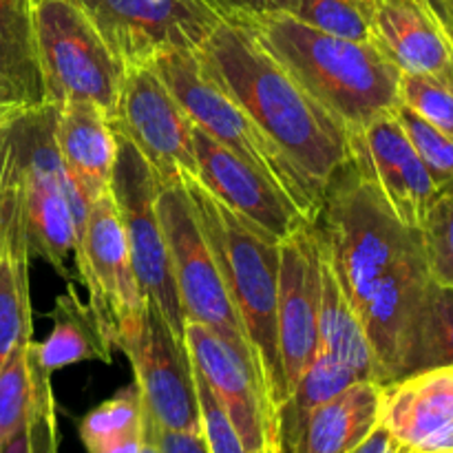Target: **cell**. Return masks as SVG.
I'll return each mask as SVG.
<instances>
[{
  "label": "cell",
  "mask_w": 453,
  "mask_h": 453,
  "mask_svg": "<svg viewBox=\"0 0 453 453\" xmlns=\"http://www.w3.org/2000/svg\"><path fill=\"white\" fill-rule=\"evenodd\" d=\"M197 56L203 71L323 193L349 159L343 124L242 22L221 20Z\"/></svg>",
  "instance_id": "6da1fadb"
},
{
  "label": "cell",
  "mask_w": 453,
  "mask_h": 453,
  "mask_svg": "<svg viewBox=\"0 0 453 453\" xmlns=\"http://www.w3.org/2000/svg\"><path fill=\"white\" fill-rule=\"evenodd\" d=\"M242 25L343 124L348 135L401 104L403 73L379 44L323 34L286 12L264 13Z\"/></svg>",
  "instance_id": "7a4b0ae2"
},
{
  "label": "cell",
  "mask_w": 453,
  "mask_h": 453,
  "mask_svg": "<svg viewBox=\"0 0 453 453\" xmlns=\"http://www.w3.org/2000/svg\"><path fill=\"white\" fill-rule=\"evenodd\" d=\"M60 106L16 109L0 115V186L18 193L29 257L47 261L71 281L78 234L88 206L71 186L56 144Z\"/></svg>",
  "instance_id": "3957f363"
},
{
  "label": "cell",
  "mask_w": 453,
  "mask_h": 453,
  "mask_svg": "<svg viewBox=\"0 0 453 453\" xmlns=\"http://www.w3.org/2000/svg\"><path fill=\"white\" fill-rule=\"evenodd\" d=\"M202 233L211 246L230 301L239 314L255 361L274 401L283 407L288 398L277 339L279 246L270 234L217 199L195 175L184 177Z\"/></svg>",
  "instance_id": "277c9868"
},
{
  "label": "cell",
  "mask_w": 453,
  "mask_h": 453,
  "mask_svg": "<svg viewBox=\"0 0 453 453\" xmlns=\"http://www.w3.org/2000/svg\"><path fill=\"white\" fill-rule=\"evenodd\" d=\"M327 264L358 312L380 279L410 252L420 248V233L407 228L383 195L352 162L334 171L312 219Z\"/></svg>",
  "instance_id": "5b68a950"
},
{
  "label": "cell",
  "mask_w": 453,
  "mask_h": 453,
  "mask_svg": "<svg viewBox=\"0 0 453 453\" xmlns=\"http://www.w3.org/2000/svg\"><path fill=\"white\" fill-rule=\"evenodd\" d=\"M153 66L193 124L268 177L296 203L305 219H314L323 199L321 190L257 127L226 88L203 71L197 51L180 49L164 53Z\"/></svg>",
  "instance_id": "8992f818"
},
{
  "label": "cell",
  "mask_w": 453,
  "mask_h": 453,
  "mask_svg": "<svg viewBox=\"0 0 453 453\" xmlns=\"http://www.w3.org/2000/svg\"><path fill=\"white\" fill-rule=\"evenodd\" d=\"M35 40L47 102L88 100L113 115L124 66L71 0H35Z\"/></svg>",
  "instance_id": "52a82bcc"
},
{
  "label": "cell",
  "mask_w": 453,
  "mask_h": 453,
  "mask_svg": "<svg viewBox=\"0 0 453 453\" xmlns=\"http://www.w3.org/2000/svg\"><path fill=\"white\" fill-rule=\"evenodd\" d=\"M157 215L162 221L184 321L202 323V326L215 330L239 354L250 358L257 370L261 372L246 339V330H243L237 310L230 301L228 290H226V283L221 279L219 268H217L211 246L203 237L184 180L159 186ZM261 376H264V372H261Z\"/></svg>",
  "instance_id": "ba28073f"
},
{
  "label": "cell",
  "mask_w": 453,
  "mask_h": 453,
  "mask_svg": "<svg viewBox=\"0 0 453 453\" xmlns=\"http://www.w3.org/2000/svg\"><path fill=\"white\" fill-rule=\"evenodd\" d=\"M115 164L111 175V197L122 219L140 290L157 305L175 334L184 339V312L173 277L171 257L157 215V190L153 168L124 135L115 133Z\"/></svg>",
  "instance_id": "9c48e42d"
},
{
  "label": "cell",
  "mask_w": 453,
  "mask_h": 453,
  "mask_svg": "<svg viewBox=\"0 0 453 453\" xmlns=\"http://www.w3.org/2000/svg\"><path fill=\"white\" fill-rule=\"evenodd\" d=\"M113 348L127 354L146 414L166 432H202L197 383L188 345L175 334L157 305L115 334Z\"/></svg>",
  "instance_id": "30bf717a"
},
{
  "label": "cell",
  "mask_w": 453,
  "mask_h": 453,
  "mask_svg": "<svg viewBox=\"0 0 453 453\" xmlns=\"http://www.w3.org/2000/svg\"><path fill=\"white\" fill-rule=\"evenodd\" d=\"M124 69L180 49L197 51L221 18L203 0H71Z\"/></svg>",
  "instance_id": "8fae6325"
},
{
  "label": "cell",
  "mask_w": 453,
  "mask_h": 453,
  "mask_svg": "<svg viewBox=\"0 0 453 453\" xmlns=\"http://www.w3.org/2000/svg\"><path fill=\"white\" fill-rule=\"evenodd\" d=\"M184 341L243 447L250 453H283L281 407L255 363L202 323L186 321Z\"/></svg>",
  "instance_id": "7c38bea8"
},
{
  "label": "cell",
  "mask_w": 453,
  "mask_h": 453,
  "mask_svg": "<svg viewBox=\"0 0 453 453\" xmlns=\"http://www.w3.org/2000/svg\"><path fill=\"white\" fill-rule=\"evenodd\" d=\"M109 122L115 133L140 150L159 186L197 175L193 119L168 91L153 65L124 71Z\"/></svg>",
  "instance_id": "4fadbf2b"
},
{
  "label": "cell",
  "mask_w": 453,
  "mask_h": 453,
  "mask_svg": "<svg viewBox=\"0 0 453 453\" xmlns=\"http://www.w3.org/2000/svg\"><path fill=\"white\" fill-rule=\"evenodd\" d=\"M75 268L88 290V305L113 343L115 334L142 317L149 299L133 270L127 233L111 193L88 206L75 248Z\"/></svg>",
  "instance_id": "5bb4252c"
},
{
  "label": "cell",
  "mask_w": 453,
  "mask_h": 453,
  "mask_svg": "<svg viewBox=\"0 0 453 453\" xmlns=\"http://www.w3.org/2000/svg\"><path fill=\"white\" fill-rule=\"evenodd\" d=\"M319 312L321 246L312 221H305L279 246L277 339L288 396L319 352Z\"/></svg>",
  "instance_id": "9a60e30c"
},
{
  "label": "cell",
  "mask_w": 453,
  "mask_h": 453,
  "mask_svg": "<svg viewBox=\"0 0 453 453\" xmlns=\"http://www.w3.org/2000/svg\"><path fill=\"white\" fill-rule=\"evenodd\" d=\"M348 149L352 166L379 188L394 215L418 230L441 190L394 111L349 133Z\"/></svg>",
  "instance_id": "2e32d148"
},
{
  "label": "cell",
  "mask_w": 453,
  "mask_h": 453,
  "mask_svg": "<svg viewBox=\"0 0 453 453\" xmlns=\"http://www.w3.org/2000/svg\"><path fill=\"white\" fill-rule=\"evenodd\" d=\"M193 149L197 162L195 177L217 199L228 203L252 224L268 230L277 239H286L308 221L301 215L296 203L268 177L219 144L197 124H193Z\"/></svg>",
  "instance_id": "e0dca14e"
},
{
  "label": "cell",
  "mask_w": 453,
  "mask_h": 453,
  "mask_svg": "<svg viewBox=\"0 0 453 453\" xmlns=\"http://www.w3.org/2000/svg\"><path fill=\"white\" fill-rule=\"evenodd\" d=\"M429 283L432 277L420 246L403 257L380 279L370 299L358 308V317L383 370L385 383L403 376Z\"/></svg>",
  "instance_id": "ac0fdd59"
},
{
  "label": "cell",
  "mask_w": 453,
  "mask_h": 453,
  "mask_svg": "<svg viewBox=\"0 0 453 453\" xmlns=\"http://www.w3.org/2000/svg\"><path fill=\"white\" fill-rule=\"evenodd\" d=\"M380 423L414 453L453 449V365L380 385Z\"/></svg>",
  "instance_id": "d6986e66"
},
{
  "label": "cell",
  "mask_w": 453,
  "mask_h": 453,
  "mask_svg": "<svg viewBox=\"0 0 453 453\" xmlns=\"http://www.w3.org/2000/svg\"><path fill=\"white\" fill-rule=\"evenodd\" d=\"M56 144L62 168L87 206L111 193L118 142L102 106L88 100H69L60 104Z\"/></svg>",
  "instance_id": "ffe728a7"
},
{
  "label": "cell",
  "mask_w": 453,
  "mask_h": 453,
  "mask_svg": "<svg viewBox=\"0 0 453 453\" xmlns=\"http://www.w3.org/2000/svg\"><path fill=\"white\" fill-rule=\"evenodd\" d=\"M376 44L401 73L453 69V44L427 0H379Z\"/></svg>",
  "instance_id": "44dd1931"
},
{
  "label": "cell",
  "mask_w": 453,
  "mask_h": 453,
  "mask_svg": "<svg viewBox=\"0 0 453 453\" xmlns=\"http://www.w3.org/2000/svg\"><path fill=\"white\" fill-rule=\"evenodd\" d=\"M380 423V385L358 380L301 423L286 453H352Z\"/></svg>",
  "instance_id": "7402d4cb"
},
{
  "label": "cell",
  "mask_w": 453,
  "mask_h": 453,
  "mask_svg": "<svg viewBox=\"0 0 453 453\" xmlns=\"http://www.w3.org/2000/svg\"><path fill=\"white\" fill-rule=\"evenodd\" d=\"M47 104L38 40L35 0H0V106L4 113Z\"/></svg>",
  "instance_id": "603a6c76"
},
{
  "label": "cell",
  "mask_w": 453,
  "mask_h": 453,
  "mask_svg": "<svg viewBox=\"0 0 453 453\" xmlns=\"http://www.w3.org/2000/svg\"><path fill=\"white\" fill-rule=\"evenodd\" d=\"M29 250L20 212H0V370L20 345L34 341Z\"/></svg>",
  "instance_id": "cb8c5ba5"
},
{
  "label": "cell",
  "mask_w": 453,
  "mask_h": 453,
  "mask_svg": "<svg viewBox=\"0 0 453 453\" xmlns=\"http://www.w3.org/2000/svg\"><path fill=\"white\" fill-rule=\"evenodd\" d=\"M49 317L53 321L51 334L42 343L34 341V357L44 372L53 374L84 361H113V343L91 305L82 303L73 281H66V290L58 296Z\"/></svg>",
  "instance_id": "d4e9b609"
},
{
  "label": "cell",
  "mask_w": 453,
  "mask_h": 453,
  "mask_svg": "<svg viewBox=\"0 0 453 453\" xmlns=\"http://www.w3.org/2000/svg\"><path fill=\"white\" fill-rule=\"evenodd\" d=\"M319 352L334 358L357 374L358 380L383 385L376 354L367 341L361 317L345 296L334 270L321 250V312H319Z\"/></svg>",
  "instance_id": "484cf974"
},
{
  "label": "cell",
  "mask_w": 453,
  "mask_h": 453,
  "mask_svg": "<svg viewBox=\"0 0 453 453\" xmlns=\"http://www.w3.org/2000/svg\"><path fill=\"white\" fill-rule=\"evenodd\" d=\"M144 420V401L137 385L131 383L80 420V441L88 453H140Z\"/></svg>",
  "instance_id": "4316f807"
},
{
  "label": "cell",
  "mask_w": 453,
  "mask_h": 453,
  "mask_svg": "<svg viewBox=\"0 0 453 453\" xmlns=\"http://www.w3.org/2000/svg\"><path fill=\"white\" fill-rule=\"evenodd\" d=\"M453 365V288L429 283L403 376Z\"/></svg>",
  "instance_id": "83f0119b"
},
{
  "label": "cell",
  "mask_w": 453,
  "mask_h": 453,
  "mask_svg": "<svg viewBox=\"0 0 453 453\" xmlns=\"http://www.w3.org/2000/svg\"><path fill=\"white\" fill-rule=\"evenodd\" d=\"M358 383L357 374L348 370L345 365L336 363L334 358L326 357L323 352H317L314 361L310 363L308 370L295 385L292 394L281 407V438H283V453H286V445L295 438L299 432L301 423L317 410L323 403L332 401Z\"/></svg>",
  "instance_id": "f1b7e54d"
},
{
  "label": "cell",
  "mask_w": 453,
  "mask_h": 453,
  "mask_svg": "<svg viewBox=\"0 0 453 453\" xmlns=\"http://www.w3.org/2000/svg\"><path fill=\"white\" fill-rule=\"evenodd\" d=\"M379 0H288L283 12L323 34L376 44Z\"/></svg>",
  "instance_id": "f546056e"
},
{
  "label": "cell",
  "mask_w": 453,
  "mask_h": 453,
  "mask_svg": "<svg viewBox=\"0 0 453 453\" xmlns=\"http://www.w3.org/2000/svg\"><path fill=\"white\" fill-rule=\"evenodd\" d=\"M29 343L20 345L0 370V447L27 427L35 403V374Z\"/></svg>",
  "instance_id": "4dcf8cb0"
},
{
  "label": "cell",
  "mask_w": 453,
  "mask_h": 453,
  "mask_svg": "<svg viewBox=\"0 0 453 453\" xmlns=\"http://www.w3.org/2000/svg\"><path fill=\"white\" fill-rule=\"evenodd\" d=\"M401 102L453 140V69L447 73H403Z\"/></svg>",
  "instance_id": "1f68e13d"
},
{
  "label": "cell",
  "mask_w": 453,
  "mask_h": 453,
  "mask_svg": "<svg viewBox=\"0 0 453 453\" xmlns=\"http://www.w3.org/2000/svg\"><path fill=\"white\" fill-rule=\"evenodd\" d=\"M418 233L432 281L453 288V190L438 195Z\"/></svg>",
  "instance_id": "d6a6232c"
},
{
  "label": "cell",
  "mask_w": 453,
  "mask_h": 453,
  "mask_svg": "<svg viewBox=\"0 0 453 453\" xmlns=\"http://www.w3.org/2000/svg\"><path fill=\"white\" fill-rule=\"evenodd\" d=\"M394 115L401 122L403 131L407 133L410 142L414 144L416 153L420 155V159L427 166L429 175L436 181L438 190L447 193L453 190V140L447 137L445 133L438 131L436 127H432L429 122H425L420 115H416L414 111L407 109L405 104H398L394 109Z\"/></svg>",
  "instance_id": "836d02e7"
},
{
  "label": "cell",
  "mask_w": 453,
  "mask_h": 453,
  "mask_svg": "<svg viewBox=\"0 0 453 453\" xmlns=\"http://www.w3.org/2000/svg\"><path fill=\"white\" fill-rule=\"evenodd\" d=\"M31 367L35 374V403L29 418L31 453H58V423L56 403L51 392V374L44 372L29 349Z\"/></svg>",
  "instance_id": "e575fe53"
},
{
  "label": "cell",
  "mask_w": 453,
  "mask_h": 453,
  "mask_svg": "<svg viewBox=\"0 0 453 453\" xmlns=\"http://www.w3.org/2000/svg\"><path fill=\"white\" fill-rule=\"evenodd\" d=\"M195 370V383H197V398H199V414H202V434L206 438L208 451L211 453H250L243 447L242 438L237 436L234 427L230 425L228 416L221 410L217 398L212 396L211 388L199 374L197 367Z\"/></svg>",
  "instance_id": "d590c367"
},
{
  "label": "cell",
  "mask_w": 453,
  "mask_h": 453,
  "mask_svg": "<svg viewBox=\"0 0 453 453\" xmlns=\"http://www.w3.org/2000/svg\"><path fill=\"white\" fill-rule=\"evenodd\" d=\"M221 20L242 22L264 13L283 12L288 0H203Z\"/></svg>",
  "instance_id": "8d00e7d4"
},
{
  "label": "cell",
  "mask_w": 453,
  "mask_h": 453,
  "mask_svg": "<svg viewBox=\"0 0 453 453\" xmlns=\"http://www.w3.org/2000/svg\"><path fill=\"white\" fill-rule=\"evenodd\" d=\"M162 453H211L202 432H166L157 427Z\"/></svg>",
  "instance_id": "74e56055"
},
{
  "label": "cell",
  "mask_w": 453,
  "mask_h": 453,
  "mask_svg": "<svg viewBox=\"0 0 453 453\" xmlns=\"http://www.w3.org/2000/svg\"><path fill=\"white\" fill-rule=\"evenodd\" d=\"M352 453H414L407 445H403L383 423L376 425L374 432L361 442Z\"/></svg>",
  "instance_id": "f35d334b"
},
{
  "label": "cell",
  "mask_w": 453,
  "mask_h": 453,
  "mask_svg": "<svg viewBox=\"0 0 453 453\" xmlns=\"http://www.w3.org/2000/svg\"><path fill=\"white\" fill-rule=\"evenodd\" d=\"M0 453H31V441H29V423L27 427H22L20 432L13 434L3 447H0Z\"/></svg>",
  "instance_id": "ab89813d"
},
{
  "label": "cell",
  "mask_w": 453,
  "mask_h": 453,
  "mask_svg": "<svg viewBox=\"0 0 453 453\" xmlns=\"http://www.w3.org/2000/svg\"><path fill=\"white\" fill-rule=\"evenodd\" d=\"M140 453H162V447H159L157 441V425L153 423V418L149 414H146L144 420V445H142Z\"/></svg>",
  "instance_id": "60d3db41"
},
{
  "label": "cell",
  "mask_w": 453,
  "mask_h": 453,
  "mask_svg": "<svg viewBox=\"0 0 453 453\" xmlns=\"http://www.w3.org/2000/svg\"><path fill=\"white\" fill-rule=\"evenodd\" d=\"M442 25H453V0H427Z\"/></svg>",
  "instance_id": "b9f144b4"
},
{
  "label": "cell",
  "mask_w": 453,
  "mask_h": 453,
  "mask_svg": "<svg viewBox=\"0 0 453 453\" xmlns=\"http://www.w3.org/2000/svg\"><path fill=\"white\" fill-rule=\"evenodd\" d=\"M442 25V22H441ZM445 27V31H447V35H449V40H451V44H453V25H442Z\"/></svg>",
  "instance_id": "7bdbcfd3"
},
{
  "label": "cell",
  "mask_w": 453,
  "mask_h": 453,
  "mask_svg": "<svg viewBox=\"0 0 453 453\" xmlns=\"http://www.w3.org/2000/svg\"><path fill=\"white\" fill-rule=\"evenodd\" d=\"M427 453H453V449H442V451H427Z\"/></svg>",
  "instance_id": "ee69618b"
},
{
  "label": "cell",
  "mask_w": 453,
  "mask_h": 453,
  "mask_svg": "<svg viewBox=\"0 0 453 453\" xmlns=\"http://www.w3.org/2000/svg\"><path fill=\"white\" fill-rule=\"evenodd\" d=\"M0 115H4V111H3V106H0Z\"/></svg>",
  "instance_id": "f6af8a7d"
}]
</instances>
